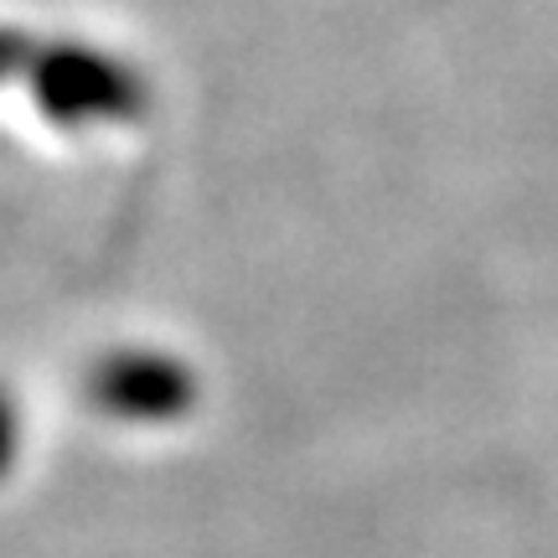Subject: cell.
<instances>
[{
	"label": "cell",
	"mask_w": 558,
	"mask_h": 558,
	"mask_svg": "<svg viewBox=\"0 0 558 558\" xmlns=\"http://www.w3.org/2000/svg\"><path fill=\"white\" fill-rule=\"evenodd\" d=\"M26 78H32L37 109L62 130L135 120L140 109L150 104V88H145V78L130 62L94 52V47H78V41H58V47L32 52Z\"/></svg>",
	"instance_id": "1"
},
{
	"label": "cell",
	"mask_w": 558,
	"mask_h": 558,
	"mask_svg": "<svg viewBox=\"0 0 558 558\" xmlns=\"http://www.w3.org/2000/svg\"><path fill=\"white\" fill-rule=\"evenodd\" d=\"M83 393L99 414L120 418V424H177L197 403V373L166 352L130 347V352H109L94 362L83 378Z\"/></svg>",
	"instance_id": "2"
},
{
	"label": "cell",
	"mask_w": 558,
	"mask_h": 558,
	"mask_svg": "<svg viewBox=\"0 0 558 558\" xmlns=\"http://www.w3.org/2000/svg\"><path fill=\"white\" fill-rule=\"evenodd\" d=\"M26 62H32V37H21V32H11V26H0V83L16 78Z\"/></svg>",
	"instance_id": "3"
},
{
	"label": "cell",
	"mask_w": 558,
	"mask_h": 558,
	"mask_svg": "<svg viewBox=\"0 0 558 558\" xmlns=\"http://www.w3.org/2000/svg\"><path fill=\"white\" fill-rule=\"evenodd\" d=\"M16 439H21L16 403H11V393L0 388V476H5V471H11V460H16Z\"/></svg>",
	"instance_id": "4"
}]
</instances>
